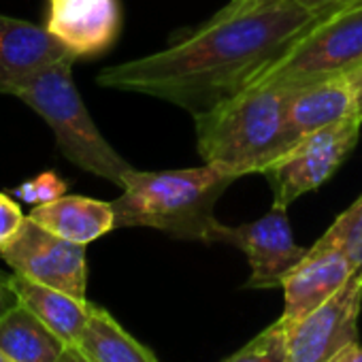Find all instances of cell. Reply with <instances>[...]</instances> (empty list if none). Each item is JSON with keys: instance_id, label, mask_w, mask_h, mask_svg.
Listing matches in <instances>:
<instances>
[{"instance_id": "277c9868", "label": "cell", "mask_w": 362, "mask_h": 362, "mask_svg": "<svg viewBox=\"0 0 362 362\" xmlns=\"http://www.w3.org/2000/svg\"><path fill=\"white\" fill-rule=\"evenodd\" d=\"M73 62L75 60H64L45 69L24 83L16 96L49 124L58 149L69 162L122 188L124 175L132 170V166L96 128L79 90L75 88L71 73Z\"/></svg>"}, {"instance_id": "44dd1931", "label": "cell", "mask_w": 362, "mask_h": 362, "mask_svg": "<svg viewBox=\"0 0 362 362\" xmlns=\"http://www.w3.org/2000/svg\"><path fill=\"white\" fill-rule=\"evenodd\" d=\"M26 216L22 214L20 205L9 197L0 192V250H3L22 228Z\"/></svg>"}, {"instance_id": "4fadbf2b", "label": "cell", "mask_w": 362, "mask_h": 362, "mask_svg": "<svg viewBox=\"0 0 362 362\" xmlns=\"http://www.w3.org/2000/svg\"><path fill=\"white\" fill-rule=\"evenodd\" d=\"M354 115L360 113L351 75H339L294 88L286 109V151L309 134Z\"/></svg>"}, {"instance_id": "52a82bcc", "label": "cell", "mask_w": 362, "mask_h": 362, "mask_svg": "<svg viewBox=\"0 0 362 362\" xmlns=\"http://www.w3.org/2000/svg\"><path fill=\"white\" fill-rule=\"evenodd\" d=\"M0 258L22 277L52 286L77 298H86V245L66 241L30 218H26L20 233L0 250Z\"/></svg>"}, {"instance_id": "3957f363", "label": "cell", "mask_w": 362, "mask_h": 362, "mask_svg": "<svg viewBox=\"0 0 362 362\" xmlns=\"http://www.w3.org/2000/svg\"><path fill=\"white\" fill-rule=\"evenodd\" d=\"M294 88L247 83L211 109L192 115L197 149L205 164L230 175L260 173L286 151V109Z\"/></svg>"}, {"instance_id": "484cf974", "label": "cell", "mask_w": 362, "mask_h": 362, "mask_svg": "<svg viewBox=\"0 0 362 362\" xmlns=\"http://www.w3.org/2000/svg\"><path fill=\"white\" fill-rule=\"evenodd\" d=\"M296 5H303L307 9H324V7H332V5H339L343 0H292Z\"/></svg>"}, {"instance_id": "f546056e", "label": "cell", "mask_w": 362, "mask_h": 362, "mask_svg": "<svg viewBox=\"0 0 362 362\" xmlns=\"http://www.w3.org/2000/svg\"><path fill=\"white\" fill-rule=\"evenodd\" d=\"M237 3H243V0H237Z\"/></svg>"}, {"instance_id": "2e32d148", "label": "cell", "mask_w": 362, "mask_h": 362, "mask_svg": "<svg viewBox=\"0 0 362 362\" xmlns=\"http://www.w3.org/2000/svg\"><path fill=\"white\" fill-rule=\"evenodd\" d=\"M69 345L18 303L0 320V351L16 362H58Z\"/></svg>"}, {"instance_id": "ffe728a7", "label": "cell", "mask_w": 362, "mask_h": 362, "mask_svg": "<svg viewBox=\"0 0 362 362\" xmlns=\"http://www.w3.org/2000/svg\"><path fill=\"white\" fill-rule=\"evenodd\" d=\"M66 188L69 186L64 179H60L54 170H45L37 179H30L26 184L18 186L13 190V197L37 207V205H47L52 201H58L60 197L66 194Z\"/></svg>"}, {"instance_id": "30bf717a", "label": "cell", "mask_w": 362, "mask_h": 362, "mask_svg": "<svg viewBox=\"0 0 362 362\" xmlns=\"http://www.w3.org/2000/svg\"><path fill=\"white\" fill-rule=\"evenodd\" d=\"M45 28L75 58L103 56L122 30L119 0H47Z\"/></svg>"}, {"instance_id": "ba28073f", "label": "cell", "mask_w": 362, "mask_h": 362, "mask_svg": "<svg viewBox=\"0 0 362 362\" xmlns=\"http://www.w3.org/2000/svg\"><path fill=\"white\" fill-rule=\"evenodd\" d=\"M216 243L235 245L247 256L252 275L245 288L252 290H271L281 288L284 277L307 256L309 247H303L294 241V233L286 214V207L273 205L262 218L241 224L226 226L218 230Z\"/></svg>"}, {"instance_id": "6da1fadb", "label": "cell", "mask_w": 362, "mask_h": 362, "mask_svg": "<svg viewBox=\"0 0 362 362\" xmlns=\"http://www.w3.org/2000/svg\"><path fill=\"white\" fill-rule=\"evenodd\" d=\"M332 13L292 0L235 18H211L197 33L162 52L103 69L107 90L168 100L192 115L241 90L305 28Z\"/></svg>"}, {"instance_id": "83f0119b", "label": "cell", "mask_w": 362, "mask_h": 362, "mask_svg": "<svg viewBox=\"0 0 362 362\" xmlns=\"http://www.w3.org/2000/svg\"><path fill=\"white\" fill-rule=\"evenodd\" d=\"M356 5H362V0H343V3L332 5L330 9H332V13H337V11H339V9H343V7H356Z\"/></svg>"}, {"instance_id": "d4e9b609", "label": "cell", "mask_w": 362, "mask_h": 362, "mask_svg": "<svg viewBox=\"0 0 362 362\" xmlns=\"http://www.w3.org/2000/svg\"><path fill=\"white\" fill-rule=\"evenodd\" d=\"M58 362H92L79 347H75V345H69L66 349H64V354L60 356V360Z\"/></svg>"}, {"instance_id": "5b68a950", "label": "cell", "mask_w": 362, "mask_h": 362, "mask_svg": "<svg viewBox=\"0 0 362 362\" xmlns=\"http://www.w3.org/2000/svg\"><path fill=\"white\" fill-rule=\"evenodd\" d=\"M362 69V5L343 7L305 28L247 83L309 86ZM245 83V86H247Z\"/></svg>"}, {"instance_id": "e0dca14e", "label": "cell", "mask_w": 362, "mask_h": 362, "mask_svg": "<svg viewBox=\"0 0 362 362\" xmlns=\"http://www.w3.org/2000/svg\"><path fill=\"white\" fill-rule=\"evenodd\" d=\"M92 362H158L153 351L136 341L103 307L94 305L77 345Z\"/></svg>"}, {"instance_id": "8992f818", "label": "cell", "mask_w": 362, "mask_h": 362, "mask_svg": "<svg viewBox=\"0 0 362 362\" xmlns=\"http://www.w3.org/2000/svg\"><path fill=\"white\" fill-rule=\"evenodd\" d=\"M360 130V115L341 119L294 143L288 151L273 160L262 170L273 190V205L288 209V205L303 194L324 186L356 149Z\"/></svg>"}, {"instance_id": "4316f807", "label": "cell", "mask_w": 362, "mask_h": 362, "mask_svg": "<svg viewBox=\"0 0 362 362\" xmlns=\"http://www.w3.org/2000/svg\"><path fill=\"white\" fill-rule=\"evenodd\" d=\"M354 86H356V96H358V113L362 115V69L351 73Z\"/></svg>"}, {"instance_id": "ac0fdd59", "label": "cell", "mask_w": 362, "mask_h": 362, "mask_svg": "<svg viewBox=\"0 0 362 362\" xmlns=\"http://www.w3.org/2000/svg\"><path fill=\"white\" fill-rule=\"evenodd\" d=\"M313 245L339 250L356 271H362V197L354 201Z\"/></svg>"}, {"instance_id": "9c48e42d", "label": "cell", "mask_w": 362, "mask_h": 362, "mask_svg": "<svg viewBox=\"0 0 362 362\" xmlns=\"http://www.w3.org/2000/svg\"><path fill=\"white\" fill-rule=\"evenodd\" d=\"M362 311V271L320 309L288 328L286 362H330L351 341H358Z\"/></svg>"}, {"instance_id": "d6986e66", "label": "cell", "mask_w": 362, "mask_h": 362, "mask_svg": "<svg viewBox=\"0 0 362 362\" xmlns=\"http://www.w3.org/2000/svg\"><path fill=\"white\" fill-rule=\"evenodd\" d=\"M288 328L281 320L267 326L224 362H286Z\"/></svg>"}, {"instance_id": "8fae6325", "label": "cell", "mask_w": 362, "mask_h": 362, "mask_svg": "<svg viewBox=\"0 0 362 362\" xmlns=\"http://www.w3.org/2000/svg\"><path fill=\"white\" fill-rule=\"evenodd\" d=\"M77 60L45 26L0 16V94H11L45 69Z\"/></svg>"}, {"instance_id": "cb8c5ba5", "label": "cell", "mask_w": 362, "mask_h": 362, "mask_svg": "<svg viewBox=\"0 0 362 362\" xmlns=\"http://www.w3.org/2000/svg\"><path fill=\"white\" fill-rule=\"evenodd\" d=\"M330 362H362V345H360V341H351L345 347H341L330 358Z\"/></svg>"}, {"instance_id": "7a4b0ae2", "label": "cell", "mask_w": 362, "mask_h": 362, "mask_svg": "<svg viewBox=\"0 0 362 362\" xmlns=\"http://www.w3.org/2000/svg\"><path fill=\"white\" fill-rule=\"evenodd\" d=\"M228 170L203 164L177 170H128L115 199V228H153L173 239L216 243V203L235 184Z\"/></svg>"}, {"instance_id": "603a6c76", "label": "cell", "mask_w": 362, "mask_h": 362, "mask_svg": "<svg viewBox=\"0 0 362 362\" xmlns=\"http://www.w3.org/2000/svg\"><path fill=\"white\" fill-rule=\"evenodd\" d=\"M11 275H3L0 273V320H3V315L9 311V309H13L20 300H18V296H16V292H13V288H11Z\"/></svg>"}, {"instance_id": "9a60e30c", "label": "cell", "mask_w": 362, "mask_h": 362, "mask_svg": "<svg viewBox=\"0 0 362 362\" xmlns=\"http://www.w3.org/2000/svg\"><path fill=\"white\" fill-rule=\"evenodd\" d=\"M9 281L24 307H28L43 324H47L66 345H79L94 307L88 303V298H77L18 273H13Z\"/></svg>"}, {"instance_id": "f1b7e54d", "label": "cell", "mask_w": 362, "mask_h": 362, "mask_svg": "<svg viewBox=\"0 0 362 362\" xmlns=\"http://www.w3.org/2000/svg\"><path fill=\"white\" fill-rule=\"evenodd\" d=\"M0 362H16V360H11L9 356H5L3 351H0Z\"/></svg>"}, {"instance_id": "7402d4cb", "label": "cell", "mask_w": 362, "mask_h": 362, "mask_svg": "<svg viewBox=\"0 0 362 362\" xmlns=\"http://www.w3.org/2000/svg\"><path fill=\"white\" fill-rule=\"evenodd\" d=\"M284 0H243V3H237V0H230V3L216 16V18H235V16H243L256 9H264V7H273L279 5Z\"/></svg>"}, {"instance_id": "5bb4252c", "label": "cell", "mask_w": 362, "mask_h": 362, "mask_svg": "<svg viewBox=\"0 0 362 362\" xmlns=\"http://www.w3.org/2000/svg\"><path fill=\"white\" fill-rule=\"evenodd\" d=\"M28 218L45 230L79 245H88L115 228L113 205L88 197L64 194L58 201L33 207Z\"/></svg>"}, {"instance_id": "7c38bea8", "label": "cell", "mask_w": 362, "mask_h": 362, "mask_svg": "<svg viewBox=\"0 0 362 362\" xmlns=\"http://www.w3.org/2000/svg\"><path fill=\"white\" fill-rule=\"evenodd\" d=\"M356 269L332 247L311 245L307 256L284 277V313L286 328L298 324L309 313L328 303L351 277Z\"/></svg>"}]
</instances>
